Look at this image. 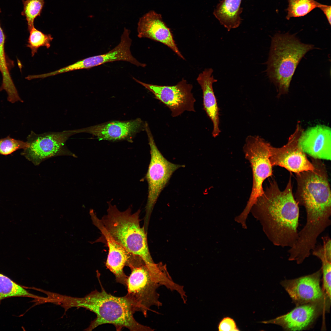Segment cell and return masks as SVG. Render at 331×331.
<instances>
[{
	"mask_svg": "<svg viewBox=\"0 0 331 331\" xmlns=\"http://www.w3.org/2000/svg\"><path fill=\"white\" fill-rule=\"evenodd\" d=\"M283 191L271 181L250 212L260 222L268 238L275 245L292 247L298 237L299 209L292 192L291 176Z\"/></svg>",
	"mask_w": 331,
	"mask_h": 331,
	"instance_id": "6da1fadb",
	"label": "cell"
},
{
	"mask_svg": "<svg viewBox=\"0 0 331 331\" xmlns=\"http://www.w3.org/2000/svg\"><path fill=\"white\" fill-rule=\"evenodd\" d=\"M314 169L296 173V201L304 206L306 222L298 239L307 245H315L320 235L331 224V190L325 165L311 158Z\"/></svg>",
	"mask_w": 331,
	"mask_h": 331,
	"instance_id": "7a4b0ae2",
	"label": "cell"
},
{
	"mask_svg": "<svg viewBox=\"0 0 331 331\" xmlns=\"http://www.w3.org/2000/svg\"><path fill=\"white\" fill-rule=\"evenodd\" d=\"M107 213L100 219L112 238L127 251L141 257L150 273L158 268L153 261L148 245L147 232L140 224V210L132 213L131 208L120 211L111 201L108 202Z\"/></svg>",
	"mask_w": 331,
	"mask_h": 331,
	"instance_id": "3957f363",
	"label": "cell"
},
{
	"mask_svg": "<svg viewBox=\"0 0 331 331\" xmlns=\"http://www.w3.org/2000/svg\"><path fill=\"white\" fill-rule=\"evenodd\" d=\"M101 291L92 292L84 298L77 300V306L82 307L96 314V318L91 322L86 330H91L102 325H113L117 331L124 327L131 331L154 330L142 325L135 319V312L130 302L125 296L118 297L108 293L102 285L97 272Z\"/></svg>",
	"mask_w": 331,
	"mask_h": 331,
	"instance_id": "277c9868",
	"label": "cell"
},
{
	"mask_svg": "<svg viewBox=\"0 0 331 331\" xmlns=\"http://www.w3.org/2000/svg\"><path fill=\"white\" fill-rule=\"evenodd\" d=\"M313 45L303 43L294 34L277 33L272 38L267 74L277 88L279 95L287 93L299 62Z\"/></svg>",
	"mask_w": 331,
	"mask_h": 331,
	"instance_id": "5b68a950",
	"label": "cell"
},
{
	"mask_svg": "<svg viewBox=\"0 0 331 331\" xmlns=\"http://www.w3.org/2000/svg\"><path fill=\"white\" fill-rule=\"evenodd\" d=\"M272 146L258 136H249L243 149L245 157L252 168L253 183L251 192L245 208L238 216L239 219L245 222L251 208L257 199L264 193V181L272 174V166L270 160Z\"/></svg>",
	"mask_w": 331,
	"mask_h": 331,
	"instance_id": "8992f818",
	"label": "cell"
},
{
	"mask_svg": "<svg viewBox=\"0 0 331 331\" xmlns=\"http://www.w3.org/2000/svg\"><path fill=\"white\" fill-rule=\"evenodd\" d=\"M145 130L148 138L151 155L146 175L148 193L143 226L145 228L147 229L151 214L161 192L173 173L184 166L172 163L163 156L156 146L148 124L146 122Z\"/></svg>",
	"mask_w": 331,
	"mask_h": 331,
	"instance_id": "52a82bcc",
	"label": "cell"
},
{
	"mask_svg": "<svg viewBox=\"0 0 331 331\" xmlns=\"http://www.w3.org/2000/svg\"><path fill=\"white\" fill-rule=\"evenodd\" d=\"M129 268L131 272L127 277V292L125 296L135 312H141L146 317L151 306L159 308L162 306L157 291L160 285L153 279L142 259L138 260Z\"/></svg>",
	"mask_w": 331,
	"mask_h": 331,
	"instance_id": "ba28073f",
	"label": "cell"
},
{
	"mask_svg": "<svg viewBox=\"0 0 331 331\" xmlns=\"http://www.w3.org/2000/svg\"><path fill=\"white\" fill-rule=\"evenodd\" d=\"M133 79L152 92L156 99L167 106L173 117L179 116L186 111L195 112L196 100L192 92L193 86L184 78L172 86L149 84L134 77Z\"/></svg>",
	"mask_w": 331,
	"mask_h": 331,
	"instance_id": "9c48e42d",
	"label": "cell"
},
{
	"mask_svg": "<svg viewBox=\"0 0 331 331\" xmlns=\"http://www.w3.org/2000/svg\"><path fill=\"white\" fill-rule=\"evenodd\" d=\"M330 303V300L325 299L296 306L286 314L261 322L278 325L286 330H305L310 327L324 311H329Z\"/></svg>",
	"mask_w": 331,
	"mask_h": 331,
	"instance_id": "30bf717a",
	"label": "cell"
},
{
	"mask_svg": "<svg viewBox=\"0 0 331 331\" xmlns=\"http://www.w3.org/2000/svg\"><path fill=\"white\" fill-rule=\"evenodd\" d=\"M302 131L298 124L286 144L280 148L272 146L270 160L272 166H279L296 174L314 169L313 164L308 160L306 154L299 145V139Z\"/></svg>",
	"mask_w": 331,
	"mask_h": 331,
	"instance_id": "8fae6325",
	"label": "cell"
},
{
	"mask_svg": "<svg viewBox=\"0 0 331 331\" xmlns=\"http://www.w3.org/2000/svg\"><path fill=\"white\" fill-rule=\"evenodd\" d=\"M77 132L74 130L37 135L32 132L27 138L29 146L21 154L35 165L38 164L57 154L69 137Z\"/></svg>",
	"mask_w": 331,
	"mask_h": 331,
	"instance_id": "7c38bea8",
	"label": "cell"
},
{
	"mask_svg": "<svg viewBox=\"0 0 331 331\" xmlns=\"http://www.w3.org/2000/svg\"><path fill=\"white\" fill-rule=\"evenodd\" d=\"M321 268L312 274L285 280L280 284L296 306L328 299L320 286Z\"/></svg>",
	"mask_w": 331,
	"mask_h": 331,
	"instance_id": "4fadbf2b",
	"label": "cell"
},
{
	"mask_svg": "<svg viewBox=\"0 0 331 331\" xmlns=\"http://www.w3.org/2000/svg\"><path fill=\"white\" fill-rule=\"evenodd\" d=\"M89 214L93 224L104 237L108 248L106 266L114 275L116 281L126 287L128 276L124 273V268L129 267L137 256L129 253L112 238L93 209Z\"/></svg>",
	"mask_w": 331,
	"mask_h": 331,
	"instance_id": "5bb4252c",
	"label": "cell"
},
{
	"mask_svg": "<svg viewBox=\"0 0 331 331\" xmlns=\"http://www.w3.org/2000/svg\"><path fill=\"white\" fill-rule=\"evenodd\" d=\"M137 31L138 37L147 38L160 42L185 59L175 43L170 29L163 21L160 13L151 10L143 15L139 19Z\"/></svg>",
	"mask_w": 331,
	"mask_h": 331,
	"instance_id": "9a60e30c",
	"label": "cell"
},
{
	"mask_svg": "<svg viewBox=\"0 0 331 331\" xmlns=\"http://www.w3.org/2000/svg\"><path fill=\"white\" fill-rule=\"evenodd\" d=\"M145 130V123L140 118L125 121H113L78 130L99 139L108 141L130 140L136 133Z\"/></svg>",
	"mask_w": 331,
	"mask_h": 331,
	"instance_id": "2e32d148",
	"label": "cell"
},
{
	"mask_svg": "<svg viewBox=\"0 0 331 331\" xmlns=\"http://www.w3.org/2000/svg\"><path fill=\"white\" fill-rule=\"evenodd\" d=\"M298 143L303 151L311 158L331 160V131L329 127L318 125L302 131Z\"/></svg>",
	"mask_w": 331,
	"mask_h": 331,
	"instance_id": "e0dca14e",
	"label": "cell"
},
{
	"mask_svg": "<svg viewBox=\"0 0 331 331\" xmlns=\"http://www.w3.org/2000/svg\"><path fill=\"white\" fill-rule=\"evenodd\" d=\"M213 72L211 68L205 69L199 74L197 81L202 90L204 109L213 123L212 136L216 137L220 131L219 108L213 88V83L217 80L212 75Z\"/></svg>",
	"mask_w": 331,
	"mask_h": 331,
	"instance_id": "ac0fdd59",
	"label": "cell"
},
{
	"mask_svg": "<svg viewBox=\"0 0 331 331\" xmlns=\"http://www.w3.org/2000/svg\"><path fill=\"white\" fill-rule=\"evenodd\" d=\"M242 0H222L213 11L215 17L220 24L229 31L238 27L242 22L240 15Z\"/></svg>",
	"mask_w": 331,
	"mask_h": 331,
	"instance_id": "d6986e66",
	"label": "cell"
},
{
	"mask_svg": "<svg viewBox=\"0 0 331 331\" xmlns=\"http://www.w3.org/2000/svg\"><path fill=\"white\" fill-rule=\"evenodd\" d=\"M5 39V36L0 24V71L2 78L0 91H6L8 95V101L14 103L18 101L21 102L22 100L19 96L9 70L4 50Z\"/></svg>",
	"mask_w": 331,
	"mask_h": 331,
	"instance_id": "ffe728a7",
	"label": "cell"
},
{
	"mask_svg": "<svg viewBox=\"0 0 331 331\" xmlns=\"http://www.w3.org/2000/svg\"><path fill=\"white\" fill-rule=\"evenodd\" d=\"M20 297L40 298L29 293L22 286L0 273V304L5 299Z\"/></svg>",
	"mask_w": 331,
	"mask_h": 331,
	"instance_id": "44dd1931",
	"label": "cell"
},
{
	"mask_svg": "<svg viewBox=\"0 0 331 331\" xmlns=\"http://www.w3.org/2000/svg\"><path fill=\"white\" fill-rule=\"evenodd\" d=\"M288 5L286 9V18L305 16L316 8H318L320 3L315 0H286Z\"/></svg>",
	"mask_w": 331,
	"mask_h": 331,
	"instance_id": "7402d4cb",
	"label": "cell"
},
{
	"mask_svg": "<svg viewBox=\"0 0 331 331\" xmlns=\"http://www.w3.org/2000/svg\"><path fill=\"white\" fill-rule=\"evenodd\" d=\"M29 32L30 34L27 46L30 49L32 57L37 52L38 48L40 47L45 46L47 48H50V43L53 39L51 34H45L36 29L34 26Z\"/></svg>",
	"mask_w": 331,
	"mask_h": 331,
	"instance_id": "603a6c76",
	"label": "cell"
},
{
	"mask_svg": "<svg viewBox=\"0 0 331 331\" xmlns=\"http://www.w3.org/2000/svg\"><path fill=\"white\" fill-rule=\"evenodd\" d=\"M23 10L21 12L27 21L29 31L33 27L35 18L40 15L44 3V0H22Z\"/></svg>",
	"mask_w": 331,
	"mask_h": 331,
	"instance_id": "cb8c5ba5",
	"label": "cell"
},
{
	"mask_svg": "<svg viewBox=\"0 0 331 331\" xmlns=\"http://www.w3.org/2000/svg\"><path fill=\"white\" fill-rule=\"evenodd\" d=\"M29 145L27 142L15 139L9 135L0 139V154L5 155L10 154L18 150H24Z\"/></svg>",
	"mask_w": 331,
	"mask_h": 331,
	"instance_id": "d4e9b609",
	"label": "cell"
},
{
	"mask_svg": "<svg viewBox=\"0 0 331 331\" xmlns=\"http://www.w3.org/2000/svg\"><path fill=\"white\" fill-rule=\"evenodd\" d=\"M321 267L323 276L322 290L325 295L331 299V260L321 261Z\"/></svg>",
	"mask_w": 331,
	"mask_h": 331,
	"instance_id": "484cf974",
	"label": "cell"
},
{
	"mask_svg": "<svg viewBox=\"0 0 331 331\" xmlns=\"http://www.w3.org/2000/svg\"><path fill=\"white\" fill-rule=\"evenodd\" d=\"M220 331H237L239 330L235 321L228 317L223 318L219 322L218 326Z\"/></svg>",
	"mask_w": 331,
	"mask_h": 331,
	"instance_id": "4316f807",
	"label": "cell"
},
{
	"mask_svg": "<svg viewBox=\"0 0 331 331\" xmlns=\"http://www.w3.org/2000/svg\"><path fill=\"white\" fill-rule=\"evenodd\" d=\"M325 15L329 25H331V6L320 3L318 8Z\"/></svg>",
	"mask_w": 331,
	"mask_h": 331,
	"instance_id": "83f0119b",
	"label": "cell"
},
{
	"mask_svg": "<svg viewBox=\"0 0 331 331\" xmlns=\"http://www.w3.org/2000/svg\"></svg>",
	"mask_w": 331,
	"mask_h": 331,
	"instance_id": "f1b7e54d",
	"label": "cell"
}]
</instances>
